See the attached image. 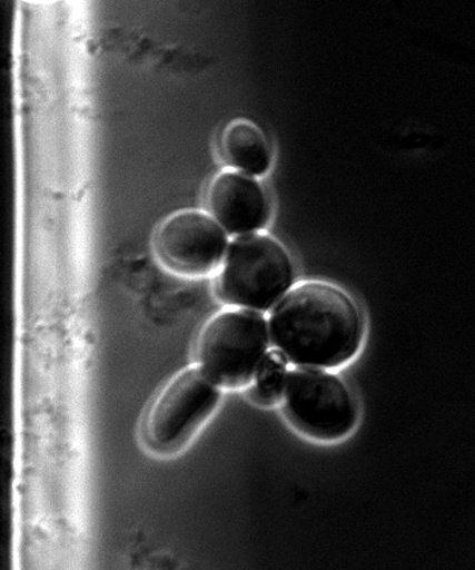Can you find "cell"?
<instances>
[{"label": "cell", "instance_id": "1", "mask_svg": "<svg viewBox=\"0 0 475 570\" xmlns=\"http://www.w3.org/2000/svg\"><path fill=\"white\" fill-rule=\"evenodd\" d=\"M271 343L300 367L335 368L359 352L364 321L359 306L328 283H304L288 291L270 314Z\"/></svg>", "mask_w": 475, "mask_h": 570}, {"label": "cell", "instance_id": "6", "mask_svg": "<svg viewBox=\"0 0 475 570\" xmlns=\"http://www.w3.org/2000/svg\"><path fill=\"white\" fill-rule=\"evenodd\" d=\"M156 250L177 274L202 276L226 256L227 235L211 215L188 209L171 215L158 228Z\"/></svg>", "mask_w": 475, "mask_h": 570}, {"label": "cell", "instance_id": "3", "mask_svg": "<svg viewBox=\"0 0 475 570\" xmlns=\"http://www.w3.org/2000/svg\"><path fill=\"white\" fill-rule=\"evenodd\" d=\"M269 325L255 309H228L204 326L197 353L200 367L221 387L248 384L268 353Z\"/></svg>", "mask_w": 475, "mask_h": 570}, {"label": "cell", "instance_id": "4", "mask_svg": "<svg viewBox=\"0 0 475 570\" xmlns=\"http://www.w3.org/2000/svg\"><path fill=\"white\" fill-rule=\"evenodd\" d=\"M220 390L200 365L181 371L164 389L145 421L148 448L157 452L180 449L218 406Z\"/></svg>", "mask_w": 475, "mask_h": 570}, {"label": "cell", "instance_id": "8", "mask_svg": "<svg viewBox=\"0 0 475 570\" xmlns=\"http://www.w3.org/2000/svg\"><path fill=\"white\" fill-rule=\"evenodd\" d=\"M224 153L228 165L248 176L267 175L271 153L261 129L246 120H237L226 128Z\"/></svg>", "mask_w": 475, "mask_h": 570}, {"label": "cell", "instance_id": "2", "mask_svg": "<svg viewBox=\"0 0 475 570\" xmlns=\"http://www.w3.org/2000/svg\"><path fill=\"white\" fill-rule=\"evenodd\" d=\"M295 268L286 247L264 234H245L228 246L218 281L227 305L267 312L293 288Z\"/></svg>", "mask_w": 475, "mask_h": 570}, {"label": "cell", "instance_id": "5", "mask_svg": "<svg viewBox=\"0 0 475 570\" xmlns=\"http://www.w3.org/2000/svg\"><path fill=\"white\" fill-rule=\"evenodd\" d=\"M284 400L289 419L316 439L348 435L357 421V406L347 384L338 376L311 367L288 373Z\"/></svg>", "mask_w": 475, "mask_h": 570}, {"label": "cell", "instance_id": "7", "mask_svg": "<svg viewBox=\"0 0 475 570\" xmlns=\"http://www.w3.org/2000/svg\"><path fill=\"white\" fill-rule=\"evenodd\" d=\"M209 208L228 234H251L268 225L270 206L263 185L239 171H225L208 191Z\"/></svg>", "mask_w": 475, "mask_h": 570}, {"label": "cell", "instance_id": "9", "mask_svg": "<svg viewBox=\"0 0 475 570\" xmlns=\"http://www.w3.org/2000/svg\"><path fill=\"white\" fill-rule=\"evenodd\" d=\"M287 376V357L279 350L268 351L255 375L257 399L267 405L279 402L286 389Z\"/></svg>", "mask_w": 475, "mask_h": 570}]
</instances>
